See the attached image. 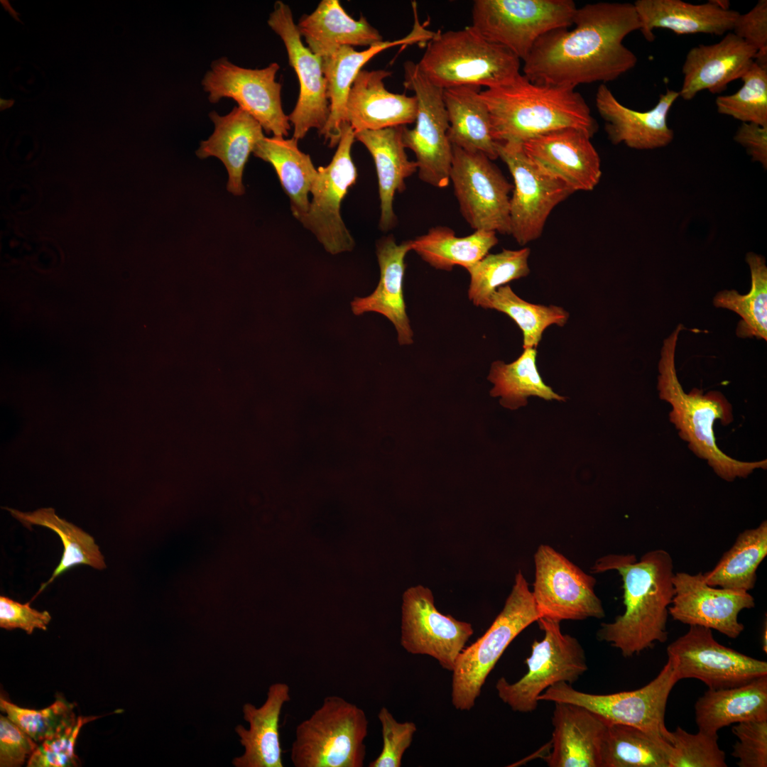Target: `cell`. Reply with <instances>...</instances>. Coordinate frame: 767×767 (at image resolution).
Wrapping results in <instances>:
<instances>
[{
	"label": "cell",
	"instance_id": "1",
	"mask_svg": "<svg viewBox=\"0 0 767 767\" xmlns=\"http://www.w3.org/2000/svg\"><path fill=\"white\" fill-rule=\"evenodd\" d=\"M573 25L542 36L523 60V75L535 83L575 88L615 80L636 65L623 43L641 28L633 4H585L577 8Z\"/></svg>",
	"mask_w": 767,
	"mask_h": 767
},
{
	"label": "cell",
	"instance_id": "2",
	"mask_svg": "<svg viewBox=\"0 0 767 767\" xmlns=\"http://www.w3.org/2000/svg\"><path fill=\"white\" fill-rule=\"evenodd\" d=\"M616 570L622 577L624 612L603 623L598 638L619 649L625 658L667 641L668 609L675 594L673 562L667 551L657 549L638 561L633 555H609L599 559L595 572Z\"/></svg>",
	"mask_w": 767,
	"mask_h": 767
},
{
	"label": "cell",
	"instance_id": "3",
	"mask_svg": "<svg viewBox=\"0 0 767 767\" xmlns=\"http://www.w3.org/2000/svg\"><path fill=\"white\" fill-rule=\"evenodd\" d=\"M481 97L489 111L496 142H523L553 131L573 128L592 137L598 126L575 88L535 83L519 74L511 82L485 89Z\"/></svg>",
	"mask_w": 767,
	"mask_h": 767
},
{
	"label": "cell",
	"instance_id": "4",
	"mask_svg": "<svg viewBox=\"0 0 767 767\" xmlns=\"http://www.w3.org/2000/svg\"><path fill=\"white\" fill-rule=\"evenodd\" d=\"M682 330L679 324L663 341L658 362L657 389L659 398L671 406L669 420L680 438L699 458L705 460L721 479L733 482L746 478L756 469H766V459L746 462L728 456L717 445L714 425L719 420L724 425L733 420L732 408L719 391H702L693 388L686 393L677 376L675 354L678 335Z\"/></svg>",
	"mask_w": 767,
	"mask_h": 767
},
{
	"label": "cell",
	"instance_id": "5",
	"mask_svg": "<svg viewBox=\"0 0 767 767\" xmlns=\"http://www.w3.org/2000/svg\"><path fill=\"white\" fill-rule=\"evenodd\" d=\"M422 73L445 89L472 85L486 89L506 85L520 72L521 60L484 38L473 26L435 32L418 62Z\"/></svg>",
	"mask_w": 767,
	"mask_h": 767
},
{
	"label": "cell",
	"instance_id": "6",
	"mask_svg": "<svg viewBox=\"0 0 767 767\" xmlns=\"http://www.w3.org/2000/svg\"><path fill=\"white\" fill-rule=\"evenodd\" d=\"M364 711L342 697L327 696L295 728L290 750L295 767H362L368 733Z\"/></svg>",
	"mask_w": 767,
	"mask_h": 767
},
{
	"label": "cell",
	"instance_id": "7",
	"mask_svg": "<svg viewBox=\"0 0 767 767\" xmlns=\"http://www.w3.org/2000/svg\"><path fill=\"white\" fill-rule=\"evenodd\" d=\"M540 614L521 571L501 611L486 631L459 653L452 670V703L455 709H471L487 676L511 643Z\"/></svg>",
	"mask_w": 767,
	"mask_h": 767
},
{
	"label": "cell",
	"instance_id": "8",
	"mask_svg": "<svg viewBox=\"0 0 767 767\" xmlns=\"http://www.w3.org/2000/svg\"><path fill=\"white\" fill-rule=\"evenodd\" d=\"M679 681L673 660L668 657L658 675L643 687L612 694H591L562 682L544 691L538 701L566 702L584 707L609 723L636 727L665 741V714L668 697Z\"/></svg>",
	"mask_w": 767,
	"mask_h": 767
},
{
	"label": "cell",
	"instance_id": "9",
	"mask_svg": "<svg viewBox=\"0 0 767 767\" xmlns=\"http://www.w3.org/2000/svg\"><path fill=\"white\" fill-rule=\"evenodd\" d=\"M577 8L571 0H476L472 26L523 60L542 36L572 26Z\"/></svg>",
	"mask_w": 767,
	"mask_h": 767
},
{
	"label": "cell",
	"instance_id": "10",
	"mask_svg": "<svg viewBox=\"0 0 767 767\" xmlns=\"http://www.w3.org/2000/svg\"><path fill=\"white\" fill-rule=\"evenodd\" d=\"M543 638L534 641L525 660L527 673L510 683L504 678L496 683L499 697L515 712L535 710L538 697L555 684H572L588 669L584 651L578 640L561 631L559 621L547 618L538 621Z\"/></svg>",
	"mask_w": 767,
	"mask_h": 767
},
{
	"label": "cell",
	"instance_id": "11",
	"mask_svg": "<svg viewBox=\"0 0 767 767\" xmlns=\"http://www.w3.org/2000/svg\"><path fill=\"white\" fill-rule=\"evenodd\" d=\"M404 87L414 92L418 110L413 129L403 127V142L416 158L420 180L437 188L450 183L452 145L449 141V121L443 89L431 83L418 62L404 63Z\"/></svg>",
	"mask_w": 767,
	"mask_h": 767
},
{
	"label": "cell",
	"instance_id": "12",
	"mask_svg": "<svg viewBox=\"0 0 767 767\" xmlns=\"http://www.w3.org/2000/svg\"><path fill=\"white\" fill-rule=\"evenodd\" d=\"M497 152L514 183L510 197V234L524 246L540 236L553 210L574 191L531 159L522 143L497 142Z\"/></svg>",
	"mask_w": 767,
	"mask_h": 767
},
{
	"label": "cell",
	"instance_id": "13",
	"mask_svg": "<svg viewBox=\"0 0 767 767\" xmlns=\"http://www.w3.org/2000/svg\"><path fill=\"white\" fill-rule=\"evenodd\" d=\"M450 171L461 214L477 230L510 234V197L513 186L485 154L452 146Z\"/></svg>",
	"mask_w": 767,
	"mask_h": 767
},
{
	"label": "cell",
	"instance_id": "14",
	"mask_svg": "<svg viewBox=\"0 0 767 767\" xmlns=\"http://www.w3.org/2000/svg\"><path fill=\"white\" fill-rule=\"evenodd\" d=\"M354 140L355 133L349 123L343 124L332 161L317 168L308 211L298 219L333 255L350 251L354 246V240L341 216L342 202L358 176L351 155Z\"/></svg>",
	"mask_w": 767,
	"mask_h": 767
},
{
	"label": "cell",
	"instance_id": "15",
	"mask_svg": "<svg viewBox=\"0 0 767 767\" xmlns=\"http://www.w3.org/2000/svg\"><path fill=\"white\" fill-rule=\"evenodd\" d=\"M534 562L532 594L540 618L560 622L604 617L592 576L548 545L538 548Z\"/></svg>",
	"mask_w": 767,
	"mask_h": 767
},
{
	"label": "cell",
	"instance_id": "16",
	"mask_svg": "<svg viewBox=\"0 0 767 767\" xmlns=\"http://www.w3.org/2000/svg\"><path fill=\"white\" fill-rule=\"evenodd\" d=\"M666 652L679 680L697 679L711 690L743 685L767 675L766 661L722 645L712 629L700 626H690L668 646Z\"/></svg>",
	"mask_w": 767,
	"mask_h": 767
},
{
	"label": "cell",
	"instance_id": "17",
	"mask_svg": "<svg viewBox=\"0 0 767 767\" xmlns=\"http://www.w3.org/2000/svg\"><path fill=\"white\" fill-rule=\"evenodd\" d=\"M279 68L273 62L263 69H248L222 58L212 63L202 85L210 102L231 98L268 134L285 137L291 125L282 108L281 85L276 81Z\"/></svg>",
	"mask_w": 767,
	"mask_h": 767
},
{
	"label": "cell",
	"instance_id": "18",
	"mask_svg": "<svg viewBox=\"0 0 767 767\" xmlns=\"http://www.w3.org/2000/svg\"><path fill=\"white\" fill-rule=\"evenodd\" d=\"M473 632L471 624L440 613L428 587L418 585L404 592L401 643L409 653L430 656L452 672Z\"/></svg>",
	"mask_w": 767,
	"mask_h": 767
},
{
	"label": "cell",
	"instance_id": "19",
	"mask_svg": "<svg viewBox=\"0 0 767 767\" xmlns=\"http://www.w3.org/2000/svg\"><path fill=\"white\" fill-rule=\"evenodd\" d=\"M268 24L282 39L289 64L299 80L298 99L294 109L288 115L293 126V137L298 141L311 129H317L320 132L330 116L327 84L322 59L304 45L292 11L283 1L275 3Z\"/></svg>",
	"mask_w": 767,
	"mask_h": 767
},
{
	"label": "cell",
	"instance_id": "20",
	"mask_svg": "<svg viewBox=\"0 0 767 767\" xmlns=\"http://www.w3.org/2000/svg\"><path fill=\"white\" fill-rule=\"evenodd\" d=\"M673 583L675 594L668 611L674 620L714 629L733 639L742 633L739 614L755 606L748 592L709 586L702 572H677Z\"/></svg>",
	"mask_w": 767,
	"mask_h": 767
},
{
	"label": "cell",
	"instance_id": "21",
	"mask_svg": "<svg viewBox=\"0 0 767 767\" xmlns=\"http://www.w3.org/2000/svg\"><path fill=\"white\" fill-rule=\"evenodd\" d=\"M591 138L583 131L566 128L537 136L522 145L531 159L574 192L591 191L602 176L600 158Z\"/></svg>",
	"mask_w": 767,
	"mask_h": 767
},
{
	"label": "cell",
	"instance_id": "22",
	"mask_svg": "<svg viewBox=\"0 0 767 767\" xmlns=\"http://www.w3.org/2000/svg\"><path fill=\"white\" fill-rule=\"evenodd\" d=\"M413 28L403 38L391 41L383 40L362 51H357L352 46H342L332 55L322 59L327 84L330 116L325 127L319 133L327 141L330 147L338 144L341 127L343 124L348 122L347 102L352 84L361 67L386 49L396 45L426 44L435 36V32L428 29L425 23H420L418 11H413Z\"/></svg>",
	"mask_w": 767,
	"mask_h": 767
},
{
	"label": "cell",
	"instance_id": "23",
	"mask_svg": "<svg viewBox=\"0 0 767 767\" xmlns=\"http://www.w3.org/2000/svg\"><path fill=\"white\" fill-rule=\"evenodd\" d=\"M679 97L678 92L666 89L652 109L639 111L621 104L602 83L597 91L595 104L613 144L623 143L631 148L651 150L665 147L673 140L674 132L668 126V116Z\"/></svg>",
	"mask_w": 767,
	"mask_h": 767
},
{
	"label": "cell",
	"instance_id": "24",
	"mask_svg": "<svg viewBox=\"0 0 767 767\" xmlns=\"http://www.w3.org/2000/svg\"><path fill=\"white\" fill-rule=\"evenodd\" d=\"M756 54L754 48L732 32L716 43L692 48L682 68L680 97L688 101L703 90L720 94L730 82L741 78Z\"/></svg>",
	"mask_w": 767,
	"mask_h": 767
},
{
	"label": "cell",
	"instance_id": "25",
	"mask_svg": "<svg viewBox=\"0 0 767 767\" xmlns=\"http://www.w3.org/2000/svg\"><path fill=\"white\" fill-rule=\"evenodd\" d=\"M609 724L584 707L555 702L551 750L544 761L550 767H602Z\"/></svg>",
	"mask_w": 767,
	"mask_h": 767
},
{
	"label": "cell",
	"instance_id": "26",
	"mask_svg": "<svg viewBox=\"0 0 767 767\" xmlns=\"http://www.w3.org/2000/svg\"><path fill=\"white\" fill-rule=\"evenodd\" d=\"M391 75L385 70H361L351 87L346 106L347 121L354 133L406 126L415 122V96L388 92L384 80Z\"/></svg>",
	"mask_w": 767,
	"mask_h": 767
},
{
	"label": "cell",
	"instance_id": "27",
	"mask_svg": "<svg viewBox=\"0 0 767 767\" xmlns=\"http://www.w3.org/2000/svg\"><path fill=\"white\" fill-rule=\"evenodd\" d=\"M412 251L411 240L396 244L393 236L381 239L376 244L380 278L374 292L368 296L354 298L351 308L355 315L377 312L388 319L397 332L400 345L413 342V332L406 313L403 294L405 257Z\"/></svg>",
	"mask_w": 767,
	"mask_h": 767
},
{
	"label": "cell",
	"instance_id": "28",
	"mask_svg": "<svg viewBox=\"0 0 767 767\" xmlns=\"http://www.w3.org/2000/svg\"><path fill=\"white\" fill-rule=\"evenodd\" d=\"M641 32L648 42L654 29L663 28L678 35L706 33L722 36L731 31L739 13L724 10L711 0L694 4L681 0H637L633 3Z\"/></svg>",
	"mask_w": 767,
	"mask_h": 767
},
{
	"label": "cell",
	"instance_id": "29",
	"mask_svg": "<svg viewBox=\"0 0 767 767\" xmlns=\"http://www.w3.org/2000/svg\"><path fill=\"white\" fill-rule=\"evenodd\" d=\"M209 116L214 125V132L208 139L201 141L196 155L200 158H219L228 172L227 190L234 195H242L245 191L242 181L245 165L256 146L265 137L263 129L239 107L224 116L215 111Z\"/></svg>",
	"mask_w": 767,
	"mask_h": 767
},
{
	"label": "cell",
	"instance_id": "30",
	"mask_svg": "<svg viewBox=\"0 0 767 767\" xmlns=\"http://www.w3.org/2000/svg\"><path fill=\"white\" fill-rule=\"evenodd\" d=\"M288 685L276 682L270 685L267 697L259 707L251 703L244 705V719L249 724L246 729L239 724L235 731L244 747V753L232 761L236 767H283L279 720L284 705L290 701Z\"/></svg>",
	"mask_w": 767,
	"mask_h": 767
},
{
	"label": "cell",
	"instance_id": "31",
	"mask_svg": "<svg viewBox=\"0 0 767 767\" xmlns=\"http://www.w3.org/2000/svg\"><path fill=\"white\" fill-rule=\"evenodd\" d=\"M403 126L355 133L371 155L377 173L380 199L379 227L392 229L397 222L393 211L395 193L406 190L405 180L418 171L415 161H410L403 142Z\"/></svg>",
	"mask_w": 767,
	"mask_h": 767
},
{
	"label": "cell",
	"instance_id": "32",
	"mask_svg": "<svg viewBox=\"0 0 767 767\" xmlns=\"http://www.w3.org/2000/svg\"><path fill=\"white\" fill-rule=\"evenodd\" d=\"M297 28L308 48L321 59L342 46H371L383 41L382 36L361 16L352 18L338 0H322L315 10L303 15Z\"/></svg>",
	"mask_w": 767,
	"mask_h": 767
},
{
	"label": "cell",
	"instance_id": "33",
	"mask_svg": "<svg viewBox=\"0 0 767 767\" xmlns=\"http://www.w3.org/2000/svg\"><path fill=\"white\" fill-rule=\"evenodd\" d=\"M695 716L700 731L714 734L731 724L767 720V675L737 687L708 689L696 701Z\"/></svg>",
	"mask_w": 767,
	"mask_h": 767
},
{
	"label": "cell",
	"instance_id": "34",
	"mask_svg": "<svg viewBox=\"0 0 767 767\" xmlns=\"http://www.w3.org/2000/svg\"><path fill=\"white\" fill-rule=\"evenodd\" d=\"M482 87L465 85L443 89L449 129L447 136L452 146L469 151H478L494 161L499 158L494 139L489 111L482 99Z\"/></svg>",
	"mask_w": 767,
	"mask_h": 767
},
{
	"label": "cell",
	"instance_id": "35",
	"mask_svg": "<svg viewBox=\"0 0 767 767\" xmlns=\"http://www.w3.org/2000/svg\"><path fill=\"white\" fill-rule=\"evenodd\" d=\"M253 153L269 163L276 170L290 199L293 216L298 219L305 214L310 207L309 194L317 169L310 156L299 149L298 140L293 137L265 136L256 146Z\"/></svg>",
	"mask_w": 767,
	"mask_h": 767
},
{
	"label": "cell",
	"instance_id": "36",
	"mask_svg": "<svg viewBox=\"0 0 767 767\" xmlns=\"http://www.w3.org/2000/svg\"><path fill=\"white\" fill-rule=\"evenodd\" d=\"M496 234L477 230L468 236H457L452 229L436 226L411 240L412 251L436 269L451 271L455 266L467 269L497 244Z\"/></svg>",
	"mask_w": 767,
	"mask_h": 767
},
{
	"label": "cell",
	"instance_id": "37",
	"mask_svg": "<svg viewBox=\"0 0 767 767\" xmlns=\"http://www.w3.org/2000/svg\"><path fill=\"white\" fill-rule=\"evenodd\" d=\"M536 348L523 349L513 361H494L487 379L493 384L489 394L500 397V404L508 409L516 410L528 403V398L536 396L546 401H565L566 398L556 393L546 385L537 367Z\"/></svg>",
	"mask_w": 767,
	"mask_h": 767
},
{
	"label": "cell",
	"instance_id": "38",
	"mask_svg": "<svg viewBox=\"0 0 767 767\" xmlns=\"http://www.w3.org/2000/svg\"><path fill=\"white\" fill-rule=\"evenodd\" d=\"M4 508L28 528L31 529L33 525L43 526L56 533L61 539L64 548L61 560L50 579L41 584L38 594L57 577L75 565H86L99 570L107 567L104 557L94 538L73 523L58 517L53 508H41L32 512Z\"/></svg>",
	"mask_w": 767,
	"mask_h": 767
},
{
	"label": "cell",
	"instance_id": "39",
	"mask_svg": "<svg viewBox=\"0 0 767 767\" xmlns=\"http://www.w3.org/2000/svg\"><path fill=\"white\" fill-rule=\"evenodd\" d=\"M767 555V522L746 529L736 538L715 567L703 574L712 587L748 592L756 582V570Z\"/></svg>",
	"mask_w": 767,
	"mask_h": 767
},
{
	"label": "cell",
	"instance_id": "40",
	"mask_svg": "<svg viewBox=\"0 0 767 767\" xmlns=\"http://www.w3.org/2000/svg\"><path fill=\"white\" fill-rule=\"evenodd\" d=\"M751 285L747 294L735 290L719 291L713 299L716 308L737 313L741 321L736 328L739 337H756L767 340V267L765 259L755 253L746 254Z\"/></svg>",
	"mask_w": 767,
	"mask_h": 767
},
{
	"label": "cell",
	"instance_id": "41",
	"mask_svg": "<svg viewBox=\"0 0 767 767\" xmlns=\"http://www.w3.org/2000/svg\"><path fill=\"white\" fill-rule=\"evenodd\" d=\"M602 767H668L666 742L636 727L609 723Z\"/></svg>",
	"mask_w": 767,
	"mask_h": 767
},
{
	"label": "cell",
	"instance_id": "42",
	"mask_svg": "<svg viewBox=\"0 0 767 767\" xmlns=\"http://www.w3.org/2000/svg\"><path fill=\"white\" fill-rule=\"evenodd\" d=\"M480 307L496 310L512 319L522 332L523 349L536 348L548 327H562L569 319L568 312L562 307L528 303L508 284L499 287Z\"/></svg>",
	"mask_w": 767,
	"mask_h": 767
},
{
	"label": "cell",
	"instance_id": "43",
	"mask_svg": "<svg viewBox=\"0 0 767 767\" xmlns=\"http://www.w3.org/2000/svg\"><path fill=\"white\" fill-rule=\"evenodd\" d=\"M529 248L518 250L504 249L497 254H488L467 268L470 276L468 298L480 307L499 288L530 273L528 259Z\"/></svg>",
	"mask_w": 767,
	"mask_h": 767
},
{
	"label": "cell",
	"instance_id": "44",
	"mask_svg": "<svg viewBox=\"0 0 767 767\" xmlns=\"http://www.w3.org/2000/svg\"><path fill=\"white\" fill-rule=\"evenodd\" d=\"M741 80L743 85L736 92L717 97L718 113L767 127V68L754 62Z\"/></svg>",
	"mask_w": 767,
	"mask_h": 767
},
{
	"label": "cell",
	"instance_id": "45",
	"mask_svg": "<svg viewBox=\"0 0 767 767\" xmlns=\"http://www.w3.org/2000/svg\"><path fill=\"white\" fill-rule=\"evenodd\" d=\"M0 709L38 744L60 735L78 717L73 705L61 697L49 707L37 710L21 707L1 697Z\"/></svg>",
	"mask_w": 767,
	"mask_h": 767
},
{
	"label": "cell",
	"instance_id": "46",
	"mask_svg": "<svg viewBox=\"0 0 767 767\" xmlns=\"http://www.w3.org/2000/svg\"><path fill=\"white\" fill-rule=\"evenodd\" d=\"M717 734L698 730L689 733L680 727L665 737L668 767H727L726 755Z\"/></svg>",
	"mask_w": 767,
	"mask_h": 767
},
{
	"label": "cell",
	"instance_id": "47",
	"mask_svg": "<svg viewBox=\"0 0 767 767\" xmlns=\"http://www.w3.org/2000/svg\"><path fill=\"white\" fill-rule=\"evenodd\" d=\"M99 717H78L77 722L60 735L38 744L27 761L28 767L77 766L79 758L75 746L84 724Z\"/></svg>",
	"mask_w": 767,
	"mask_h": 767
},
{
	"label": "cell",
	"instance_id": "48",
	"mask_svg": "<svg viewBox=\"0 0 767 767\" xmlns=\"http://www.w3.org/2000/svg\"><path fill=\"white\" fill-rule=\"evenodd\" d=\"M378 719L381 726L383 746L379 755L369 766L400 767L403 754L412 743L416 725L412 722H398L385 707L381 708Z\"/></svg>",
	"mask_w": 767,
	"mask_h": 767
},
{
	"label": "cell",
	"instance_id": "49",
	"mask_svg": "<svg viewBox=\"0 0 767 767\" xmlns=\"http://www.w3.org/2000/svg\"><path fill=\"white\" fill-rule=\"evenodd\" d=\"M731 730L737 738L731 752V756L738 759L737 766L766 767L767 720L736 723Z\"/></svg>",
	"mask_w": 767,
	"mask_h": 767
},
{
	"label": "cell",
	"instance_id": "50",
	"mask_svg": "<svg viewBox=\"0 0 767 767\" xmlns=\"http://www.w3.org/2000/svg\"><path fill=\"white\" fill-rule=\"evenodd\" d=\"M731 31L756 49L754 62L767 68V1L759 0L749 11L739 13Z\"/></svg>",
	"mask_w": 767,
	"mask_h": 767
},
{
	"label": "cell",
	"instance_id": "51",
	"mask_svg": "<svg viewBox=\"0 0 767 767\" xmlns=\"http://www.w3.org/2000/svg\"><path fill=\"white\" fill-rule=\"evenodd\" d=\"M38 743L13 723L0 715V766L20 767L29 759Z\"/></svg>",
	"mask_w": 767,
	"mask_h": 767
},
{
	"label": "cell",
	"instance_id": "52",
	"mask_svg": "<svg viewBox=\"0 0 767 767\" xmlns=\"http://www.w3.org/2000/svg\"><path fill=\"white\" fill-rule=\"evenodd\" d=\"M51 620L48 611H39L30 603L21 604L7 597H0V627L7 630L21 629L31 634L36 629L45 631Z\"/></svg>",
	"mask_w": 767,
	"mask_h": 767
},
{
	"label": "cell",
	"instance_id": "53",
	"mask_svg": "<svg viewBox=\"0 0 767 767\" xmlns=\"http://www.w3.org/2000/svg\"><path fill=\"white\" fill-rule=\"evenodd\" d=\"M734 140L744 146L754 161L767 168V127L751 123H741Z\"/></svg>",
	"mask_w": 767,
	"mask_h": 767
},
{
	"label": "cell",
	"instance_id": "54",
	"mask_svg": "<svg viewBox=\"0 0 767 767\" xmlns=\"http://www.w3.org/2000/svg\"><path fill=\"white\" fill-rule=\"evenodd\" d=\"M13 100H7V99H4L1 98L0 99L1 110L2 111V110H4V109H5L6 108L10 107L13 104Z\"/></svg>",
	"mask_w": 767,
	"mask_h": 767
}]
</instances>
